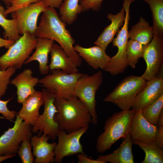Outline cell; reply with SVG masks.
I'll use <instances>...</instances> for the list:
<instances>
[{"mask_svg": "<svg viewBox=\"0 0 163 163\" xmlns=\"http://www.w3.org/2000/svg\"><path fill=\"white\" fill-rule=\"evenodd\" d=\"M66 25L60 19L56 9L49 7L42 13L34 35L37 38L57 42L75 65L79 67L82 63V58L74 48L75 40Z\"/></svg>", "mask_w": 163, "mask_h": 163, "instance_id": "obj_1", "label": "cell"}, {"mask_svg": "<svg viewBox=\"0 0 163 163\" xmlns=\"http://www.w3.org/2000/svg\"><path fill=\"white\" fill-rule=\"evenodd\" d=\"M54 104L58 110L54 116L60 130L69 133L88 127L92 117L85 104L76 96L69 99L56 97Z\"/></svg>", "mask_w": 163, "mask_h": 163, "instance_id": "obj_2", "label": "cell"}, {"mask_svg": "<svg viewBox=\"0 0 163 163\" xmlns=\"http://www.w3.org/2000/svg\"><path fill=\"white\" fill-rule=\"evenodd\" d=\"M135 109L122 110L113 114L106 120L104 131L97 137L95 147L97 152L102 153L109 150L121 138L129 134Z\"/></svg>", "mask_w": 163, "mask_h": 163, "instance_id": "obj_3", "label": "cell"}, {"mask_svg": "<svg viewBox=\"0 0 163 163\" xmlns=\"http://www.w3.org/2000/svg\"><path fill=\"white\" fill-rule=\"evenodd\" d=\"M135 0H123V7L124 8L125 18L124 24L117 35L112 41L113 47L118 49L117 54L111 59L104 70L113 76L123 73L128 66L126 55V47L129 40V24L130 18V6Z\"/></svg>", "mask_w": 163, "mask_h": 163, "instance_id": "obj_4", "label": "cell"}, {"mask_svg": "<svg viewBox=\"0 0 163 163\" xmlns=\"http://www.w3.org/2000/svg\"><path fill=\"white\" fill-rule=\"evenodd\" d=\"M146 81L141 76L131 75L125 77L104 99L121 110L133 108L135 98L145 85Z\"/></svg>", "mask_w": 163, "mask_h": 163, "instance_id": "obj_5", "label": "cell"}, {"mask_svg": "<svg viewBox=\"0 0 163 163\" xmlns=\"http://www.w3.org/2000/svg\"><path fill=\"white\" fill-rule=\"evenodd\" d=\"M50 73L39 79V84L55 97L69 99L74 96V88L82 73L69 74L60 69Z\"/></svg>", "mask_w": 163, "mask_h": 163, "instance_id": "obj_6", "label": "cell"}, {"mask_svg": "<svg viewBox=\"0 0 163 163\" xmlns=\"http://www.w3.org/2000/svg\"><path fill=\"white\" fill-rule=\"evenodd\" d=\"M37 40L34 35L24 34L0 57V69L5 70L10 67L21 69L35 48Z\"/></svg>", "mask_w": 163, "mask_h": 163, "instance_id": "obj_7", "label": "cell"}, {"mask_svg": "<svg viewBox=\"0 0 163 163\" xmlns=\"http://www.w3.org/2000/svg\"><path fill=\"white\" fill-rule=\"evenodd\" d=\"M103 75L99 71L91 75L82 74L75 85L74 95L80 99L86 105L92 117V123H97L96 112L95 96L103 82Z\"/></svg>", "mask_w": 163, "mask_h": 163, "instance_id": "obj_8", "label": "cell"}, {"mask_svg": "<svg viewBox=\"0 0 163 163\" xmlns=\"http://www.w3.org/2000/svg\"><path fill=\"white\" fill-rule=\"evenodd\" d=\"M32 127L17 114L13 126L0 136V156L15 155L21 143L25 139H30Z\"/></svg>", "mask_w": 163, "mask_h": 163, "instance_id": "obj_9", "label": "cell"}, {"mask_svg": "<svg viewBox=\"0 0 163 163\" xmlns=\"http://www.w3.org/2000/svg\"><path fill=\"white\" fill-rule=\"evenodd\" d=\"M41 92L44 101V110L32 127V132L35 133L39 131L38 136L43 133L54 141L60 130L57 123L54 120L55 115L58 111L54 104L56 97L45 88L43 89Z\"/></svg>", "mask_w": 163, "mask_h": 163, "instance_id": "obj_10", "label": "cell"}, {"mask_svg": "<svg viewBox=\"0 0 163 163\" xmlns=\"http://www.w3.org/2000/svg\"><path fill=\"white\" fill-rule=\"evenodd\" d=\"M88 128H83L69 133L59 130L57 136L58 142L54 150V162L60 163L66 156L85 153L80 140Z\"/></svg>", "mask_w": 163, "mask_h": 163, "instance_id": "obj_11", "label": "cell"}, {"mask_svg": "<svg viewBox=\"0 0 163 163\" xmlns=\"http://www.w3.org/2000/svg\"><path fill=\"white\" fill-rule=\"evenodd\" d=\"M48 7L42 0L11 13L12 18L17 21L19 34L23 35L28 33L34 35L37 27V21L39 15Z\"/></svg>", "mask_w": 163, "mask_h": 163, "instance_id": "obj_12", "label": "cell"}, {"mask_svg": "<svg viewBox=\"0 0 163 163\" xmlns=\"http://www.w3.org/2000/svg\"><path fill=\"white\" fill-rule=\"evenodd\" d=\"M146 68L141 76L145 81L156 77L163 66V37L155 34L147 46L142 57Z\"/></svg>", "mask_w": 163, "mask_h": 163, "instance_id": "obj_13", "label": "cell"}, {"mask_svg": "<svg viewBox=\"0 0 163 163\" xmlns=\"http://www.w3.org/2000/svg\"><path fill=\"white\" fill-rule=\"evenodd\" d=\"M163 68L156 77L146 81L137 95L132 108L142 110L163 94Z\"/></svg>", "mask_w": 163, "mask_h": 163, "instance_id": "obj_14", "label": "cell"}, {"mask_svg": "<svg viewBox=\"0 0 163 163\" xmlns=\"http://www.w3.org/2000/svg\"><path fill=\"white\" fill-rule=\"evenodd\" d=\"M157 126L150 123L143 116L141 109H135L129 134L132 140L145 143L155 142Z\"/></svg>", "mask_w": 163, "mask_h": 163, "instance_id": "obj_15", "label": "cell"}, {"mask_svg": "<svg viewBox=\"0 0 163 163\" xmlns=\"http://www.w3.org/2000/svg\"><path fill=\"white\" fill-rule=\"evenodd\" d=\"M50 137L43 134L41 136H34L30 140L35 157V163H50L54 162V150L57 143H49Z\"/></svg>", "mask_w": 163, "mask_h": 163, "instance_id": "obj_16", "label": "cell"}, {"mask_svg": "<svg viewBox=\"0 0 163 163\" xmlns=\"http://www.w3.org/2000/svg\"><path fill=\"white\" fill-rule=\"evenodd\" d=\"M33 73L30 69H25L10 81V84L17 88V101L20 104L36 91L34 87L39 84V79L33 76Z\"/></svg>", "mask_w": 163, "mask_h": 163, "instance_id": "obj_17", "label": "cell"}, {"mask_svg": "<svg viewBox=\"0 0 163 163\" xmlns=\"http://www.w3.org/2000/svg\"><path fill=\"white\" fill-rule=\"evenodd\" d=\"M44 104L41 91H36L23 101L22 107L17 114L26 124L33 126L40 115L39 109Z\"/></svg>", "mask_w": 163, "mask_h": 163, "instance_id": "obj_18", "label": "cell"}, {"mask_svg": "<svg viewBox=\"0 0 163 163\" xmlns=\"http://www.w3.org/2000/svg\"><path fill=\"white\" fill-rule=\"evenodd\" d=\"M107 18L111 23L107 26L94 43L105 50L109 44L112 41L114 36L120 27L123 25L125 18L124 8L123 7L120 11L116 14L109 13Z\"/></svg>", "mask_w": 163, "mask_h": 163, "instance_id": "obj_19", "label": "cell"}, {"mask_svg": "<svg viewBox=\"0 0 163 163\" xmlns=\"http://www.w3.org/2000/svg\"><path fill=\"white\" fill-rule=\"evenodd\" d=\"M74 48L79 56L95 69L104 70L111 59L105 50L97 46L85 48L77 44Z\"/></svg>", "mask_w": 163, "mask_h": 163, "instance_id": "obj_20", "label": "cell"}, {"mask_svg": "<svg viewBox=\"0 0 163 163\" xmlns=\"http://www.w3.org/2000/svg\"><path fill=\"white\" fill-rule=\"evenodd\" d=\"M37 39L35 51L26 60L24 64L37 61L39 64V70L41 75H46L50 71L48 65V55L54 43V41L51 39L37 37Z\"/></svg>", "mask_w": 163, "mask_h": 163, "instance_id": "obj_21", "label": "cell"}, {"mask_svg": "<svg viewBox=\"0 0 163 163\" xmlns=\"http://www.w3.org/2000/svg\"><path fill=\"white\" fill-rule=\"evenodd\" d=\"M133 144L129 134L123 138L120 146L111 153L98 155L96 159L105 163H134L132 147Z\"/></svg>", "mask_w": 163, "mask_h": 163, "instance_id": "obj_22", "label": "cell"}, {"mask_svg": "<svg viewBox=\"0 0 163 163\" xmlns=\"http://www.w3.org/2000/svg\"><path fill=\"white\" fill-rule=\"evenodd\" d=\"M50 53L51 60L48 66L50 70L60 69L69 74L78 72V67L59 45L54 43Z\"/></svg>", "mask_w": 163, "mask_h": 163, "instance_id": "obj_23", "label": "cell"}, {"mask_svg": "<svg viewBox=\"0 0 163 163\" xmlns=\"http://www.w3.org/2000/svg\"><path fill=\"white\" fill-rule=\"evenodd\" d=\"M153 37L152 27L142 17L137 23L132 26L129 33V39L137 41L145 46L150 43Z\"/></svg>", "mask_w": 163, "mask_h": 163, "instance_id": "obj_24", "label": "cell"}, {"mask_svg": "<svg viewBox=\"0 0 163 163\" xmlns=\"http://www.w3.org/2000/svg\"><path fill=\"white\" fill-rule=\"evenodd\" d=\"M80 0H64L59 8V16L65 24L71 25L77 20L78 15L82 12Z\"/></svg>", "mask_w": 163, "mask_h": 163, "instance_id": "obj_25", "label": "cell"}, {"mask_svg": "<svg viewBox=\"0 0 163 163\" xmlns=\"http://www.w3.org/2000/svg\"><path fill=\"white\" fill-rule=\"evenodd\" d=\"M133 144L137 145L145 152V156L142 163H162L163 150L155 142L145 143L136 140L132 141Z\"/></svg>", "mask_w": 163, "mask_h": 163, "instance_id": "obj_26", "label": "cell"}, {"mask_svg": "<svg viewBox=\"0 0 163 163\" xmlns=\"http://www.w3.org/2000/svg\"><path fill=\"white\" fill-rule=\"evenodd\" d=\"M149 6L152 14L153 35L163 37V0H143Z\"/></svg>", "mask_w": 163, "mask_h": 163, "instance_id": "obj_27", "label": "cell"}, {"mask_svg": "<svg viewBox=\"0 0 163 163\" xmlns=\"http://www.w3.org/2000/svg\"><path fill=\"white\" fill-rule=\"evenodd\" d=\"M5 10L0 3V26L5 31V39L15 42L21 36L18 31L17 21L13 18L7 19Z\"/></svg>", "mask_w": 163, "mask_h": 163, "instance_id": "obj_28", "label": "cell"}, {"mask_svg": "<svg viewBox=\"0 0 163 163\" xmlns=\"http://www.w3.org/2000/svg\"><path fill=\"white\" fill-rule=\"evenodd\" d=\"M147 46L137 41L129 39L126 47V55L128 65L135 68L139 59L142 57Z\"/></svg>", "mask_w": 163, "mask_h": 163, "instance_id": "obj_29", "label": "cell"}, {"mask_svg": "<svg viewBox=\"0 0 163 163\" xmlns=\"http://www.w3.org/2000/svg\"><path fill=\"white\" fill-rule=\"evenodd\" d=\"M163 107V94L155 101L142 109V113L150 123L157 125Z\"/></svg>", "mask_w": 163, "mask_h": 163, "instance_id": "obj_30", "label": "cell"}, {"mask_svg": "<svg viewBox=\"0 0 163 163\" xmlns=\"http://www.w3.org/2000/svg\"><path fill=\"white\" fill-rule=\"evenodd\" d=\"M30 139L24 140L20 144L17 153L23 163H33L34 155L31 151Z\"/></svg>", "mask_w": 163, "mask_h": 163, "instance_id": "obj_31", "label": "cell"}, {"mask_svg": "<svg viewBox=\"0 0 163 163\" xmlns=\"http://www.w3.org/2000/svg\"><path fill=\"white\" fill-rule=\"evenodd\" d=\"M16 69L10 67L5 70L0 69V99L4 95L10 82V78L16 72Z\"/></svg>", "mask_w": 163, "mask_h": 163, "instance_id": "obj_32", "label": "cell"}, {"mask_svg": "<svg viewBox=\"0 0 163 163\" xmlns=\"http://www.w3.org/2000/svg\"><path fill=\"white\" fill-rule=\"evenodd\" d=\"M43 0H9L10 6L5 10L6 15L26 7L30 5L36 3Z\"/></svg>", "mask_w": 163, "mask_h": 163, "instance_id": "obj_33", "label": "cell"}, {"mask_svg": "<svg viewBox=\"0 0 163 163\" xmlns=\"http://www.w3.org/2000/svg\"><path fill=\"white\" fill-rule=\"evenodd\" d=\"M104 0H80L79 4L83 12L91 10L97 11L101 9Z\"/></svg>", "mask_w": 163, "mask_h": 163, "instance_id": "obj_34", "label": "cell"}, {"mask_svg": "<svg viewBox=\"0 0 163 163\" xmlns=\"http://www.w3.org/2000/svg\"><path fill=\"white\" fill-rule=\"evenodd\" d=\"M157 126L155 142L160 148L163 149V110L160 114Z\"/></svg>", "mask_w": 163, "mask_h": 163, "instance_id": "obj_35", "label": "cell"}, {"mask_svg": "<svg viewBox=\"0 0 163 163\" xmlns=\"http://www.w3.org/2000/svg\"><path fill=\"white\" fill-rule=\"evenodd\" d=\"M10 99L3 101L0 99V113L6 119L12 120L16 117L17 113L14 110H10L7 107V104Z\"/></svg>", "mask_w": 163, "mask_h": 163, "instance_id": "obj_36", "label": "cell"}, {"mask_svg": "<svg viewBox=\"0 0 163 163\" xmlns=\"http://www.w3.org/2000/svg\"><path fill=\"white\" fill-rule=\"evenodd\" d=\"M78 154V163H105L101 161L89 158L85 153H80Z\"/></svg>", "mask_w": 163, "mask_h": 163, "instance_id": "obj_37", "label": "cell"}, {"mask_svg": "<svg viewBox=\"0 0 163 163\" xmlns=\"http://www.w3.org/2000/svg\"><path fill=\"white\" fill-rule=\"evenodd\" d=\"M48 7L59 8L64 0H43Z\"/></svg>", "mask_w": 163, "mask_h": 163, "instance_id": "obj_38", "label": "cell"}, {"mask_svg": "<svg viewBox=\"0 0 163 163\" xmlns=\"http://www.w3.org/2000/svg\"><path fill=\"white\" fill-rule=\"evenodd\" d=\"M14 43L12 41L0 37V48L4 47L8 49Z\"/></svg>", "mask_w": 163, "mask_h": 163, "instance_id": "obj_39", "label": "cell"}, {"mask_svg": "<svg viewBox=\"0 0 163 163\" xmlns=\"http://www.w3.org/2000/svg\"><path fill=\"white\" fill-rule=\"evenodd\" d=\"M14 155H6L0 156V163L7 159L14 157Z\"/></svg>", "mask_w": 163, "mask_h": 163, "instance_id": "obj_40", "label": "cell"}, {"mask_svg": "<svg viewBox=\"0 0 163 163\" xmlns=\"http://www.w3.org/2000/svg\"><path fill=\"white\" fill-rule=\"evenodd\" d=\"M2 0L5 3V4L8 5V6H10V4L9 2V0Z\"/></svg>", "mask_w": 163, "mask_h": 163, "instance_id": "obj_41", "label": "cell"}]
</instances>
